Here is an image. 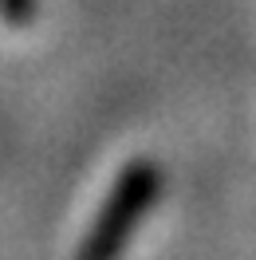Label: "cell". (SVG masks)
Instances as JSON below:
<instances>
[{"label": "cell", "mask_w": 256, "mask_h": 260, "mask_svg": "<svg viewBox=\"0 0 256 260\" xmlns=\"http://www.w3.org/2000/svg\"><path fill=\"white\" fill-rule=\"evenodd\" d=\"M158 185H162V174L150 158L130 162L118 174L103 213L95 217V225H91V233H87V241L79 248V260H118V252L126 248L134 229L142 225V217L154 205Z\"/></svg>", "instance_id": "1"}, {"label": "cell", "mask_w": 256, "mask_h": 260, "mask_svg": "<svg viewBox=\"0 0 256 260\" xmlns=\"http://www.w3.org/2000/svg\"><path fill=\"white\" fill-rule=\"evenodd\" d=\"M36 16V0H0V20L8 28H24Z\"/></svg>", "instance_id": "2"}]
</instances>
